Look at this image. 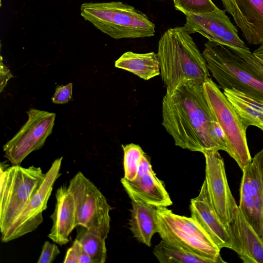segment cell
<instances>
[{
    "mask_svg": "<svg viewBox=\"0 0 263 263\" xmlns=\"http://www.w3.org/2000/svg\"><path fill=\"white\" fill-rule=\"evenodd\" d=\"M121 183L131 200L142 201L157 207L173 204L164 182L156 176L146 154L141 160L137 177L132 181L122 177Z\"/></svg>",
    "mask_w": 263,
    "mask_h": 263,
    "instance_id": "cell-13",
    "label": "cell"
},
{
    "mask_svg": "<svg viewBox=\"0 0 263 263\" xmlns=\"http://www.w3.org/2000/svg\"><path fill=\"white\" fill-rule=\"evenodd\" d=\"M79 263H92L89 255L84 250L81 255Z\"/></svg>",
    "mask_w": 263,
    "mask_h": 263,
    "instance_id": "cell-32",
    "label": "cell"
},
{
    "mask_svg": "<svg viewBox=\"0 0 263 263\" xmlns=\"http://www.w3.org/2000/svg\"><path fill=\"white\" fill-rule=\"evenodd\" d=\"M153 253L160 263H215L209 258L162 239Z\"/></svg>",
    "mask_w": 263,
    "mask_h": 263,
    "instance_id": "cell-22",
    "label": "cell"
},
{
    "mask_svg": "<svg viewBox=\"0 0 263 263\" xmlns=\"http://www.w3.org/2000/svg\"><path fill=\"white\" fill-rule=\"evenodd\" d=\"M123 151V178L132 181L137 176L139 166L145 153L138 144L132 143L122 145Z\"/></svg>",
    "mask_w": 263,
    "mask_h": 263,
    "instance_id": "cell-24",
    "label": "cell"
},
{
    "mask_svg": "<svg viewBox=\"0 0 263 263\" xmlns=\"http://www.w3.org/2000/svg\"><path fill=\"white\" fill-rule=\"evenodd\" d=\"M158 233L162 239L190 251L223 262L220 249L193 218L175 214L167 207H158Z\"/></svg>",
    "mask_w": 263,
    "mask_h": 263,
    "instance_id": "cell-7",
    "label": "cell"
},
{
    "mask_svg": "<svg viewBox=\"0 0 263 263\" xmlns=\"http://www.w3.org/2000/svg\"><path fill=\"white\" fill-rule=\"evenodd\" d=\"M223 92L247 129L250 126L263 131V100L248 95L236 89H224Z\"/></svg>",
    "mask_w": 263,
    "mask_h": 263,
    "instance_id": "cell-20",
    "label": "cell"
},
{
    "mask_svg": "<svg viewBox=\"0 0 263 263\" xmlns=\"http://www.w3.org/2000/svg\"><path fill=\"white\" fill-rule=\"evenodd\" d=\"M67 187L75 202L76 227L91 229L107 238L112 208L104 195L81 172L70 179Z\"/></svg>",
    "mask_w": 263,
    "mask_h": 263,
    "instance_id": "cell-8",
    "label": "cell"
},
{
    "mask_svg": "<svg viewBox=\"0 0 263 263\" xmlns=\"http://www.w3.org/2000/svg\"><path fill=\"white\" fill-rule=\"evenodd\" d=\"M203 83L187 81L166 89L162 103V124L175 145L183 149L226 151L216 137L217 122L205 99Z\"/></svg>",
    "mask_w": 263,
    "mask_h": 263,
    "instance_id": "cell-1",
    "label": "cell"
},
{
    "mask_svg": "<svg viewBox=\"0 0 263 263\" xmlns=\"http://www.w3.org/2000/svg\"><path fill=\"white\" fill-rule=\"evenodd\" d=\"M60 253V250L55 244L46 241L42 247V252L37 262L51 263Z\"/></svg>",
    "mask_w": 263,
    "mask_h": 263,
    "instance_id": "cell-26",
    "label": "cell"
},
{
    "mask_svg": "<svg viewBox=\"0 0 263 263\" xmlns=\"http://www.w3.org/2000/svg\"><path fill=\"white\" fill-rule=\"evenodd\" d=\"M115 66L144 80L160 75L159 59L154 52L140 53L127 51L115 61Z\"/></svg>",
    "mask_w": 263,
    "mask_h": 263,
    "instance_id": "cell-21",
    "label": "cell"
},
{
    "mask_svg": "<svg viewBox=\"0 0 263 263\" xmlns=\"http://www.w3.org/2000/svg\"><path fill=\"white\" fill-rule=\"evenodd\" d=\"M157 55L166 89L187 81L204 83L210 78L206 61L183 26L169 28L161 36Z\"/></svg>",
    "mask_w": 263,
    "mask_h": 263,
    "instance_id": "cell-3",
    "label": "cell"
},
{
    "mask_svg": "<svg viewBox=\"0 0 263 263\" xmlns=\"http://www.w3.org/2000/svg\"><path fill=\"white\" fill-rule=\"evenodd\" d=\"M252 159L256 162L259 171L263 192V148L258 152ZM262 238L263 239V209L262 216Z\"/></svg>",
    "mask_w": 263,
    "mask_h": 263,
    "instance_id": "cell-30",
    "label": "cell"
},
{
    "mask_svg": "<svg viewBox=\"0 0 263 263\" xmlns=\"http://www.w3.org/2000/svg\"><path fill=\"white\" fill-rule=\"evenodd\" d=\"M203 93L214 118L223 130L228 154L242 170L252 161L247 128L223 92L210 78L203 83Z\"/></svg>",
    "mask_w": 263,
    "mask_h": 263,
    "instance_id": "cell-6",
    "label": "cell"
},
{
    "mask_svg": "<svg viewBox=\"0 0 263 263\" xmlns=\"http://www.w3.org/2000/svg\"><path fill=\"white\" fill-rule=\"evenodd\" d=\"M183 27L190 34L198 33L210 41L250 50L225 11L218 8L211 12L186 15Z\"/></svg>",
    "mask_w": 263,
    "mask_h": 263,
    "instance_id": "cell-12",
    "label": "cell"
},
{
    "mask_svg": "<svg viewBox=\"0 0 263 263\" xmlns=\"http://www.w3.org/2000/svg\"><path fill=\"white\" fill-rule=\"evenodd\" d=\"M72 84L68 83L66 85H60L55 89V92L52 97V101L55 104L67 103L72 96Z\"/></svg>",
    "mask_w": 263,
    "mask_h": 263,
    "instance_id": "cell-27",
    "label": "cell"
},
{
    "mask_svg": "<svg viewBox=\"0 0 263 263\" xmlns=\"http://www.w3.org/2000/svg\"><path fill=\"white\" fill-rule=\"evenodd\" d=\"M63 157L55 159L39 189L11 226L1 233V240L7 242L34 231L43 221V212L47 208L53 186L58 178Z\"/></svg>",
    "mask_w": 263,
    "mask_h": 263,
    "instance_id": "cell-10",
    "label": "cell"
},
{
    "mask_svg": "<svg viewBox=\"0 0 263 263\" xmlns=\"http://www.w3.org/2000/svg\"><path fill=\"white\" fill-rule=\"evenodd\" d=\"M249 44H263V0H221Z\"/></svg>",
    "mask_w": 263,
    "mask_h": 263,
    "instance_id": "cell-16",
    "label": "cell"
},
{
    "mask_svg": "<svg viewBox=\"0 0 263 263\" xmlns=\"http://www.w3.org/2000/svg\"><path fill=\"white\" fill-rule=\"evenodd\" d=\"M175 8L186 16L211 12L218 7L212 0H173Z\"/></svg>",
    "mask_w": 263,
    "mask_h": 263,
    "instance_id": "cell-25",
    "label": "cell"
},
{
    "mask_svg": "<svg viewBox=\"0 0 263 263\" xmlns=\"http://www.w3.org/2000/svg\"><path fill=\"white\" fill-rule=\"evenodd\" d=\"M76 239L83 250L90 257L92 263H103L107 258L106 237L98 232L82 226H78Z\"/></svg>",
    "mask_w": 263,
    "mask_h": 263,
    "instance_id": "cell-23",
    "label": "cell"
},
{
    "mask_svg": "<svg viewBox=\"0 0 263 263\" xmlns=\"http://www.w3.org/2000/svg\"><path fill=\"white\" fill-rule=\"evenodd\" d=\"M235 252L244 263H263V239L238 207L230 224Z\"/></svg>",
    "mask_w": 263,
    "mask_h": 263,
    "instance_id": "cell-17",
    "label": "cell"
},
{
    "mask_svg": "<svg viewBox=\"0 0 263 263\" xmlns=\"http://www.w3.org/2000/svg\"><path fill=\"white\" fill-rule=\"evenodd\" d=\"M190 209L191 217L202 227L220 249L226 248L235 252L230 227L223 223L214 209L205 179L198 195L191 200Z\"/></svg>",
    "mask_w": 263,
    "mask_h": 263,
    "instance_id": "cell-14",
    "label": "cell"
},
{
    "mask_svg": "<svg viewBox=\"0 0 263 263\" xmlns=\"http://www.w3.org/2000/svg\"><path fill=\"white\" fill-rule=\"evenodd\" d=\"M1 92L2 91L4 88L7 84L8 81L12 77L13 75L10 72L9 69L2 62V57H1Z\"/></svg>",
    "mask_w": 263,
    "mask_h": 263,
    "instance_id": "cell-29",
    "label": "cell"
},
{
    "mask_svg": "<svg viewBox=\"0 0 263 263\" xmlns=\"http://www.w3.org/2000/svg\"><path fill=\"white\" fill-rule=\"evenodd\" d=\"M202 54L219 87L263 100V64L250 50L208 41Z\"/></svg>",
    "mask_w": 263,
    "mask_h": 263,
    "instance_id": "cell-2",
    "label": "cell"
},
{
    "mask_svg": "<svg viewBox=\"0 0 263 263\" xmlns=\"http://www.w3.org/2000/svg\"><path fill=\"white\" fill-rule=\"evenodd\" d=\"M55 198L54 211L51 215L52 226L48 237L53 242L64 245L69 241V235L76 227L75 202L65 185L57 190Z\"/></svg>",
    "mask_w": 263,
    "mask_h": 263,
    "instance_id": "cell-18",
    "label": "cell"
},
{
    "mask_svg": "<svg viewBox=\"0 0 263 263\" xmlns=\"http://www.w3.org/2000/svg\"><path fill=\"white\" fill-rule=\"evenodd\" d=\"M218 151L210 149L202 153L205 160V180L214 209L223 223L230 227L238 205L230 189L223 159Z\"/></svg>",
    "mask_w": 263,
    "mask_h": 263,
    "instance_id": "cell-11",
    "label": "cell"
},
{
    "mask_svg": "<svg viewBox=\"0 0 263 263\" xmlns=\"http://www.w3.org/2000/svg\"><path fill=\"white\" fill-rule=\"evenodd\" d=\"M242 171L238 208L262 238L263 192L259 171L252 159V162Z\"/></svg>",
    "mask_w": 263,
    "mask_h": 263,
    "instance_id": "cell-15",
    "label": "cell"
},
{
    "mask_svg": "<svg viewBox=\"0 0 263 263\" xmlns=\"http://www.w3.org/2000/svg\"><path fill=\"white\" fill-rule=\"evenodd\" d=\"M27 113L28 120L3 146L4 156L12 165H20L31 152L42 148L54 124V113L34 108Z\"/></svg>",
    "mask_w": 263,
    "mask_h": 263,
    "instance_id": "cell-9",
    "label": "cell"
},
{
    "mask_svg": "<svg viewBox=\"0 0 263 263\" xmlns=\"http://www.w3.org/2000/svg\"><path fill=\"white\" fill-rule=\"evenodd\" d=\"M253 53L263 64V44L259 45V47L253 52Z\"/></svg>",
    "mask_w": 263,
    "mask_h": 263,
    "instance_id": "cell-31",
    "label": "cell"
},
{
    "mask_svg": "<svg viewBox=\"0 0 263 263\" xmlns=\"http://www.w3.org/2000/svg\"><path fill=\"white\" fill-rule=\"evenodd\" d=\"M81 15L98 29L115 39L155 35V25L134 7L119 1L85 3Z\"/></svg>",
    "mask_w": 263,
    "mask_h": 263,
    "instance_id": "cell-4",
    "label": "cell"
},
{
    "mask_svg": "<svg viewBox=\"0 0 263 263\" xmlns=\"http://www.w3.org/2000/svg\"><path fill=\"white\" fill-rule=\"evenodd\" d=\"M131 204L129 229L137 240L151 247L154 234L158 233V207L140 200H131Z\"/></svg>",
    "mask_w": 263,
    "mask_h": 263,
    "instance_id": "cell-19",
    "label": "cell"
},
{
    "mask_svg": "<svg viewBox=\"0 0 263 263\" xmlns=\"http://www.w3.org/2000/svg\"><path fill=\"white\" fill-rule=\"evenodd\" d=\"M1 166L0 230L5 231L40 187L45 177L40 167Z\"/></svg>",
    "mask_w": 263,
    "mask_h": 263,
    "instance_id": "cell-5",
    "label": "cell"
},
{
    "mask_svg": "<svg viewBox=\"0 0 263 263\" xmlns=\"http://www.w3.org/2000/svg\"><path fill=\"white\" fill-rule=\"evenodd\" d=\"M83 251L80 242L76 238L72 246L66 252L64 263H79L81 255Z\"/></svg>",
    "mask_w": 263,
    "mask_h": 263,
    "instance_id": "cell-28",
    "label": "cell"
}]
</instances>
